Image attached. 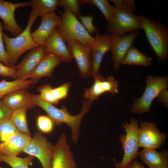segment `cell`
<instances>
[{
	"label": "cell",
	"mask_w": 168,
	"mask_h": 168,
	"mask_svg": "<svg viewBox=\"0 0 168 168\" xmlns=\"http://www.w3.org/2000/svg\"><path fill=\"white\" fill-rule=\"evenodd\" d=\"M33 102L44 110L53 120L54 124L64 123L68 125L72 131L71 140L74 143L77 141L80 136V128L82 120L90 109L92 102L87 100L82 101V107L80 112L75 115L71 114L67 107L63 105L61 109L54 106L53 104L42 100L39 95H32Z\"/></svg>",
	"instance_id": "6da1fadb"
},
{
	"label": "cell",
	"mask_w": 168,
	"mask_h": 168,
	"mask_svg": "<svg viewBox=\"0 0 168 168\" xmlns=\"http://www.w3.org/2000/svg\"><path fill=\"white\" fill-rule=\"evenodd\" d=\"M149 45L159 61L168 57V28L159 21L137 16Z\"/></svg>",
	"instance_id": "7a4b0ae2"
},
{
	"label": "cell",
	"mask_w": 168,
	"mask_h": 168,
	"mask_svg": "<svg viewBox=\"0 0 168 168\" xmlns=\"http://www.w3.org/2000/svg\"><path fill=\"white\" fill-rule=\"evenodd\" d=\"M37 17L36 14L32 11L25 29L14 38H10L6 34L2 33L6 50L8 56L9 67L14 66L21 55L38 45L34 40L31 33L32 26Z\"/></svg>",
	"instance_id": "3957f363"
},
{
	"label": "cell",
	"mask_w": 168,
	"mask_h": 168,
	"mask_svg": "<svg viewBox=\"0 0 168 168\" xmlns=\"http://www.w3.org/2000/svg\"><path fill=\"white\" fill-rule=\"evenodd\" d=\"M59 12L61 18L56 29L65 43L76 40L90 48L94 38L88 33L77 17L66 8H64L63 12Z\"/></svg>",
	"instance_id": "277c9868"
},
{
	"label": "cell",
	"mask_w": 168,
	"mask_h": 168,
	"mask_svg": "<svg viewBox=\"0 0 168 168\" xmlns=\"http://www.w3.org/2000/svg\"><path fill=\"white\" fill-rule=\"evenodd\" d=\"M123 126L125 134L121 135L119 140L124 155L121 161L117 162L115 161V168H125L138 155V122L135 119L131 118L129 123L126 121L123 124Z\"/></svg>",
	"instance_id": "5b68a950"
},
{
	"label": "cell",
	"mask_w": 168,
	"mask_h": 168,
	"mask_svg": "<svg viewBox=\"0 0 168 168\" xmlns=\"http://www.w3.org/2000/svg\"><path fill=\"white\" fill-rule=\"evenodd\" d=\"M146 87L142 95L133 102L131 109L133 113L142 114L149 112L154 100L167 89L168 78L166 76L154 77L148 75L146 77Z\"/></svg>",
	"instance_id": "8992f818"
},
{
	"label": "cell",
	"mask_w": 168,
	"mask_h": 168,
	"mask_svg": "<svg viewBox=\"0 0 168 168\" xmlns=\"http://www.w3.org/2000/svg\"><path fill=\"white\" fill-rule=\"evenodd\" d=\"M141 29L142 27L138 16L115 7L112 18L107 24L106 30L111 34L122 35Z\"/></svg>",
	"instance_id": "52a82bcc"
},
{
	"label": "cell",
	"mask_w": 168,
	"mask_h": 168,
	"mask_svg": "<svg viewBox=\"0 0 168 168\" xmlns=\"http://www.w3.org/2000/svg\"><path fill=\"white\" fill-rule=\"evenodd\" d=\"M53 147L46 137L37 132L23 152L36 157L42 168H52Z\"/></svg>",
	"instance_id": "ba28073f"
},
{
	"label": "cell",
	"mask_w": 168,
	"mask_h": 168,
	"mask_svg": "<svg viewBox=\"0 0 168 168\" xmlns=\"http://www.w3.org/2000/svg\"><path fill=\"white\" fill-rule=\"evenodd\" d=\"M166 138V135L159 130L156 123L147 121L140 123L138 133L139 147L159 148Z\"/></svg>",
	"instance_id": "9c48e42d"
},
{
	"label": "cell",
	"mask_w": 168,
	"mask_h": 168,
	"mask_svg": "<svg viewBox=\"0 0 168 168\" xmlns=\"http://www.w3.org/2000/svg\"><path fill=\"white\" fill-rule=\"evenodd\" d=\"M138 31L122 35H112L110 50L114 69L117 70L122 64L127 52L133 46Z\"/></svg>",
	"instance_id": "30bf717a"
},
{
	"label": "cell",
	"mask_w": 168,
	"mask_h": 168,
	"mask_svg": "<svg viewBox=\"0 0 168 168\" xmlns=\"http://www.w3.org/2000/svg\"><path fill=\"white\" fill-rule=\"evenodd\" d=\"M67 45L76 61L80 75L83 78L91 76L92 66L90 48L76 40L70 41Z\"/></svg>",
	"instance_id": "8fae6325"
},
{
	"label": "cell",
	"mask_w": 168,
	"mask_h": 168,
	"mask_svg": "<svg viewBox=\"0 0 168 168\" xmlns=\"http://www.w3.org/2000/svg\"><path fill=\"white\" fill-rule=\"evenodd\" d=\"M95 36L91 46L92 62V71L91 76L93 77L100 74V67L104 56L110 51L112 35H101L96 30Z\"/></svg>",
	"instance_id": "7c38bea8"
},
{
	"label": "cell",
	"mask_w": 168,
	"mask_h": 168,
	"mask_svg": "<svg viewBox=\"0 0 168 168\" xmlns=\"http://www.w3.org/2000/svg\"><path fill=\"white\" fill-rule=\"evenodd\" d=\"M30 1L22 2L16 3L0 0V18L3 23V28L16 36L23 31L18 24L14 17L15 10L20 7H24L30 5Z\"/></svg>",
	"instance_id": "4fadbf2b"
},
{
	"label": "cell",
	"mask_w": 168,
	"mask_h": 168,
	"mask_svg": "<svg viewBox=\"0 0 168 168\" xmlns=\"http://www.w3.org/2000/svg\"><path fill=\"white\" fill-rule=\"evenodd\" d=\"M48 53L44 46L38 45L30 49L21 62L16 66V79H30L39 63Z\"/></svg>",
	"instance_id": "5bb4252c"
},
{
	"label": "cell",
	"mask_w": 168,
	"mask_h": 168,
	"mask_svg": "<svg viewBox=\"0 0 168 168\" xmlns=\"http://www.w3.org/2000/svg\"><path fill=\"white\" fill-rule=\"evenodd\" d=\"M73 154L64 134L53 147L52 168H76Z\"/></svg>",
	"instance_id": "9a60e30c"
},
{
	"label": "cell",
	"mask_w": 168,
	"mask_h": 168,
	"mask_svg": "<svg viewBox=\"0 0 168 168\" xmlns=\"http://www.w3.org/2000/svg\"><path fill=\"white\" fill-rule=\"evenodd\" d=\"M61 19L54 12L41 17L39 26L31 33L34 40L38 45L44 46L46 40L56 28Z\"/></svg>",
	"instance_id": "2e32d148"
},
{
	"label": "cell",
	"mask_w": 168,
	"mask_h": 168,
	"mask_svg": "<svg viewBox=\"0 0 168 168\" xmlns=\"http://www.w3.org/2000/svg\"><path fill=\"white\" fill-rule=\"evenodd\" d=\"M44 46L48 53L58 56L62 62L69 63L73 58L67 45L56 29L46 40Z\"/></svg>",
	"instance_id": "e0dca14e"
},
{
	"label": "cell",
	"mask_w": 168,
	"mask_h": 168,
	"mask_svg": "<svg viewBox=\"0 0 168 168\" xmlns=\"http://www.w3.org/2000/svg\"><path fill=\"white\" fill-rule=\"evenodd\" d=\"M32 138L30 135L18 132L5 142L1 143L2 154L7 156H17L23 152Z\"/></svg>",
	"instance_id": "ac0fdd59"
},
{
	"label": "cell",
	"mask_w": 168,
	"mask_h": 168,
	"mask_svg": "<svg viewBox=\"0 0 168 168\" xmlns=\"http://www.w3.org/2000/svg\"><path fill=\"white\" fill-rule=\"evenodd\" d=\"M2 100L5 105L13 110L23 107L30 109L35 105L32 100V95L26 89L13 91L4 96Z\"/></svg>",
	"instance_id": "d6986e66"
},
{
	"label": "cell",
	"mask_w": 168,
	"mask_h": 168,
	"mask_svg": "<svg viewBox=\"0 0 168 168\" xmlns=\"http://www.w3.org/2000/svg\"><path fill=\"white\" fill-rule=\"evenodd\" d=\"M138 156L149 168H168V152L166 150L158 152L154 149L144 148L139 152Z\"/></svg>",
	"instance_id": "ffe728a7"
},
{
	"label": "cell",
	"mask_w": 168,
	"mask_h": 168,
	"mask_svg": "<svg viewBox=\"0 0 168 168\" xmlns=\"http://www.w3.org/2000/svg\"><path fill=\"white\" fill-rule=\"evenodd\" d=\"M61 62V59L56 55L48 53L39 63L30 78L39 80L44 77H51L54 68Z\"/></svg>",
	"instance_id": "44dd1931"
},
{
	"label": "cell",
	"mask_w": 168,
	"mask_h": 168,
	"mask_svg": "<svg viewBox=\"0 0 168 168\" xmlns=\"http://www.w3.org/2000/svg\"><path fill=\"white\" fill-rule=\"evenodd\" d=\"M38 80L30 78L26 80L16 79L11 81L4 80L0 82V99L14 91L22 89H26L36 84Z\"/></svg>",
	"instance_id": "7402d4cb"
},
{
	"label": "cell",
	"mask_w": 168,
	"mask_h": 168,
	"mask_svg": "<svg viewBox=\"0 0 168 168\" xmlns=\"http://www.w3.org/2000/svg\"><path fill=\"white\" fill-rule=\"evenodd\" d=\"M152 61V58L147 56L132 46L127 52L122 64L146 67L150 66Z\"/></svg>",
	"instance_id": "603a6c76"
},
{
	"label": "cell",
	"mask_w": 168,
	"mask_h": 168,
	"mask_svg": "<svg viewBox=\"0 0 168 168\" xmlns=\"http://www.w3.org/2000/svg\"><path fill=\"white\" fill-rule=\"evenodd\" d=\"M58 0H32L30 5L32 8V11L37 17H41L57 10L59 6Z\"/></svg>",
	"instance_id": "cb8c5ba5"
},
{
	"label": "cell",
	"mask_w": 168,
	"mask_h": 168,
	"mask_svg": "<svg viewBox=\"0 0 168 168\" xmlns=\"http://www.w3.org/2000/svg\"><path fill=\"white\" fill-rule=\"evenodd\" d=\"M27 110L23 107L13 110L9 118L19 132L30 136L26 119Z\"/></svg>",
	"instance_id": "d4e9b609"
},
{
	"label": "cell",
	"mask_w": 168,
	"mask_h": 168,
	"mask_svg": "<svg viewBox=\"0 0 168 168\" xmlns=\"http://www.w3.org/2000/svg\"><path fill=\"white\" fill-rule=\"evenodd\" d=\"M80 6L91 4L96 6L103 14L107 23L109 22L114 15L115 7L112 6L107 0H78Z\"/></svg>",
	"instance_id": "484cf974"
},
{
	"label": "cell",
	"mask_w": 168,
	"mask_h": 168,
	"mask_svg": "<svg viewBox=\"0 0 168 168\" xmlns=\"http://www.w3.org/2000/svg\"><path fill=\"white\" fill-rule=\"evenodd\" d=\"M104 77L100 74L93 77L94 82L88 88H85L83 96L85 100L91 102L98 100V97L105 93L101 85V82Z\"/></svg>",
	"instance_id": "4316f807"
},
{
	"label": "cell",
	"mask_w": 168,
	"mask_h": 168,
	"mask_svg": "<svg viewBox=\"0 0 168 168\" xmlns=\"http://www.w3.org/2000/svg\"><path fill=\"white\" fill-rule=\"evenodd\" d=\"M34 157L28 155L25 157L17 156H11L0 155V162H3L12 168H30L29 166L32 164Z\"/></svg>",
	"instance_id": "83f0119b"
},
{
	"label": "cell",
	"mask_w": 168,
	"mask_h": 168,
	"mask_svg": "<svg viewBox=\"0 0 168 168\" xmlns=\"http://www.w3.org/2000/svg\"><path fill=\"white\" fill-rule=\"evenodd\" d=\"M19 132L9 118L0 120V142L3 143Z\"/></svg>",
	"instance_id": "f1b7e54d"
},
{
	"label": "cell",
	"mask_w": 168,
	"mask_h": 168,
	"mask_svg": "<svg viewBox=\"0 0 168 168\" xmlns=\"http://www.w3.org/2000/svg\"><path fill=\"white\" fill-rule=\"evenodd\" d=\"M53 89L51 85L49 84H46L39 86L37 90L39 91L40 94L39 97L43 100L48 103L57 105L59 101L54 98L53 92Z\"/></svg>",
	"instance_id": "f546056e"
},
{
	"label": "cell",
	"mask_w": 168,
	"mask_h": 168,
	"mask_svg": "<svg viewBox=\"0 0 168 168\" xmlns=\"http://www.w3.org/2000/svg\"><path fill=\"white\" fill-rule=\"evenodd\" d=\"M54 124L48 115H40L36 119V125L39 130L45 133L51 132L53 130Z\"/></svg>",
	"instance_id": "4dcf8cb0"
},
{
	"label": "cell",
	"mask_w": 168,
	"mask_h": 168,
	"mask_svg": "<svg viewBox=\"0 0 168 168\" xmlns=\"http://www.w3.org/2000/svg\"><path fill=\"white\" fill-rule=\"evenodd\" d=\"M101 85L104 92H110L114 95L118 93L119 82L112 76L104 77L101 81Z\"/></svg>",
	"instance_id": "1f68e13d"
},
{
	"label": "cell",
	"mask_w": 168,
	"mask_h": 168,
	"mask_svg": "<svg viewBox=\"0 0 168 168\" xmlns=\"http://www.w3.org/2000/svg\"><path fill=\"white\" fill-rule=\"evenodd\" d=\"M71 85L70 82H67L53 88V94L55 99L60 102L61 100L66 99L68 95Z\"/></svg>",
	"instance_id": "d6a6232c"
},
{
	"label": "cell",
	"mask_w": 168,
	"mask_h": 168,
	"mask_svg": "<svg viewBox=\"0 0 168 168\" xmlns=\"http://www.w3.org/2000/svg\"><path fill=\"white\" fill-rule=\"evenodd\" d=\"M115 8L133 13L135 11L134 0H111Z\"/></svg>",
	"instance_id": "836d02e7"
},
{
	"label": "cell",
	"mask_w": 168,
	"mask_h": 168,
	"mask_svg": "<svg viewBox=\"0 0 168 168\" xmlns=\"http://www.w3.org/2000/svg\"><path fill=\"white\" fill-rule=\"evenodd\" d=\"M59 6L68 9L77 17L81 14L78 0H60Z\"/></svg>",
	"instance_id": "e575fe53"
},
{
	"label": "cell",
	"mask_w": 168,
	"mask_h": 168,
	"mask_svg": "<svg viewBox=\"0 0 168 168\" xmlns=\"http://www.w3.org/2000/svg\"><path fill=\"white\" fill-rule=\"evenodd\" d=\"M78 17L82 25L90 35H91L95 33L97 29L93 24L94 18L92 15L84 16L80 14Z\"/></svg>",
	"instance_id": "d590c367"
},
{
	"label": "cell",
	"mask_w": 168,
	"mask_h": 168,
	"mask_svg": "<svg viewBox=\"0 0 168 168\" xmlns=\"http://www.w3.org/2000/svg\"><path fill=\"white\" fill-rule=\"evenodd\" d=\"M3 29V25L0 22V62H2L5 65L9 66L8 56L4 47L2 37Z\"/></svg>",
	"instance_id": "8d00e7d4"
},
{
	"label": "cell",
	"mask_w": 168,
	"mask_h": 168,
	"mask_svg": "<svg viewBox=\"0 0 168 168\" xmlns=\"http://www.w3.org/2000/svg\"><path fill=\"white\" fill-rule=\"evenodd\" d=\"M16 66L11 67L5 65L0 62V75L17 79Z\"/></svg>",
	"instance_id": "74e56055"
},
{
	"label": "cell",
	"mask_w": 168,
	"mask_h": 168,
	"mask_svg": "<svg viewBox=\"0 0 168 168\" xmlns=\"http://www.w3.org/2000/svg\"><path fill=\"white\" fill-rule=\"evenodd\" d=\"M12 111L5 105L2 99H0V120L10 118Z\"/></svg>",
	"instance_id": "f35d334b"
},
{
	"label": "cell",
	"mask_w": 168,
	"mask_h": 168,
	"mask_svg": "<svg viewBox=\"0 0 168 168\" xmlns=\"http://www.w3.org/2000/svg\"><path fill=\"white\" fill-rule=\"evenodd\" d=\"M159 100L162 102L166 106H168L167 91V89L162 91L158 96Z\"/></svg>",
	"instance_id": "ab89813d"
},
{
	"label": "cell",
	"mask_w": 168,
	"mask_h": 168,
	"mask_svg": "<svg viewBox=\"0 0 168 168\" xmlns=\"http://www.w3.org/2000/svg\"><path fill=\"white\" fill-rule=\"evenodd\" d=\"M124 168H147L145 167L140 162L134 161H132Z\"/></svg>",
	"instance_id": "60d3db41"
},
{
	"label": "cell",
	"mask_w": 168,
	"mask_h": 168,
	"mask_svg": "<svg viewBox=\"0 0 168 168\" xmlns=\"http://www.w3.org/2000/svg\"><path fill=\"white\" fill-rule=\"evenodd\" d=\"M2 154L1 143L0 142V155Z\"/></svg>",
	"instance_id": "b9f144b4"
},
{
	"label": "cell",
	"mask_w": 168,
	"mask_h": 168,
	"mask_svg": "<svg viewBox=\"0 0 168 168\" xmlns=\"http://www.w3.org/2000/svg\"><path fill=\"white\" fill-rule=\"evenodd\" d=\"M0 168H4L0 166Z\"/></svg>",
	"instance_id": "7bdbcfd3"
}]
</instances>
